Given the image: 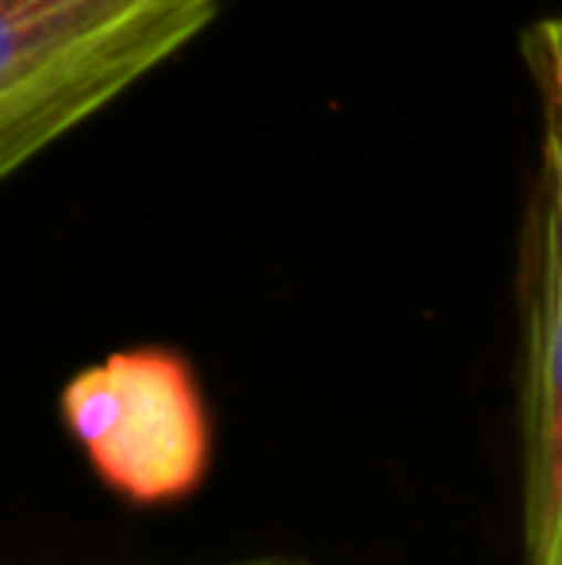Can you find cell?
<instances>
[{
    "label": "cell",
    "mask_w": 562,
    "mask_h": 565,
    "mask_svg": "<svg viewBox=\"0 0 562 565\" xmlns=\"http://www.w3.org/2000/svg\"><path fill=\"white\" fill-rule=\"evenodd\" d=\"M212 565H316L308 558H293V554H263V558H240V562H212Z\"/></svg>",
    "instance_id": "obj_4"
},
{
    "label": "cell",
    "mask_w": 562,
    "mask_h": 565,
    "mask_svg": "<svg viewBox=\"0 0 562 565\" xmlns=\"http://www.w3.org/2000/svg\"><path fill=\"white\" fill-rule=\"evenodd\" d=\"M528 66L540 85L543 139L540 170L520 238V320H524V527L528 565H559V227H562V142H559V28L536 23L524 35Z\"/></svg>",
    "instance_id": "obj_3"
},
{
    "label": "cell",
    "mask_w": 562,
    "mask_h": 565,
    "mask_svg": "<svg viewBox=\"0 0 562 565\" xmlns=\"http://www.w3.org/2000/svg\"><path fill=\"white\" fill-rule=\"evenodd\" d=\"M224 0H0V185L185 51Z\"/></svg>",
    "instance_id": "obj_1"
},
{
    "label": "cell",
    "mask_w": 562,
    "mask_h": 565,
    "mask_svg": "<svg viewBox=\"0 0 562 565\" xmlns=\"http://www.w3.org/2000/svg\"><path fill=\"white\" fill-rule=\"evenodd\" d=\"M66 431L97 477L139 508L185 500L209 473L212 424L178 350H116L62 388Z\"/></svg>",
    "instance_id": "obj_2"
}]
</instances>
